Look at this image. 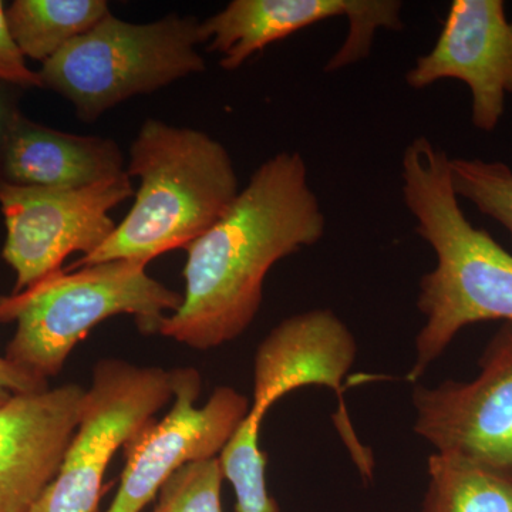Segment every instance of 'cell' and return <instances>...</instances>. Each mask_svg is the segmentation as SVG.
<instances>
[{
	"label": "cell",
	"mask_w": 512,
	"mask_h": 512,
	"mask_svg": "<svg viewBox=\"0 0 512 512\" xmlns=\"http://www.w3.org/2000/svg\"><path fill=\"white\" fill-rule=\"evenodd\" d=\"M23 89L15 84L0 80V158L3 156L13 124L22 113L19 107Z\"/></svg>",
	"instance_id": "cell-22"
},
{
	"label": "cell",
	"mask_w": 512,
	"mask_h": 512,
	"mask_svg": "<svg viewBox=\"0 0 512 512\" xmlns=\"http://www.w3.org/2000/svg\"><path fill=\"white\" fill-rule=\"evenodd\" d=\"M451 184L458 198L493 218L512 239V170L501 161L451 158Z\"/></svg>",
	"instance_id": "cell-18"
},
{
	"label": "cell",
	"mask_w": 512,
	"mask_h": 512,
	"mask_svg": "<svg viewBox=\"0 0 512 512\" xmlns=\"http://www.w3.org/2000/svg\"><path fill=\"white\" fill-rule=\"evenodd\" d=\"M325 229L302 154L268 158L221 220L185 248L183 302L158 335L197 350L239 338L261 309L272 266L318 244Z\"/></svg>",
	"instance_id": "cell-1"
},
{
	"label": "cell",
	"mask_w": 512,
	"mask_h": 512,
	"mask_svg": "<svg viewBox=\"0 0 512 512\" xmlns=\"http://www.w3.org/2000/svg\"><path fill=\"white\" fill-rule=\"evenodd\" d=\"M126 174L111 138L79 136L20 113L0 158V181L20 187L80 190Z\"/></svg>",
	"instance_id": "cell-14"
},
{
	"label": "cell",
	"mask_w": 512,
	"mask_h": 512,
	"mask_svg": "<svg viewBox=\"0 0 512 512\" xmlns=\"http://www.w3.org/2000/svg\"><path fill=\"white\" fill-rule=\"evenodd\" d=\"M49 389L45 380L29 375L6 357L0 356V407L18 394L42 392Z\"/></svg>",
	"instance_id": "cell-21"
},
{
	"label": "cell",
	"mask_w": 512,
	"mask_h": 512,
	"mask_svg": "<svg viewBox=\"0 0 512 512\" xmlns=\"http://www.w3.org/2000/svg\"><path fill=\"white\" fill-rule=\"evenodd\" d=\"M133 195L127 173L80 190L0 181V211L6 228L2 258L16 274L12 293L63 269L67 256L93 254L117 227L110 211Z\"/></svg>",
	"instance_id": "cell-7"
},
{
	"label": "cell",
	"mask_w": 512,
	"mask_h": 512,
	"mask_svg": "<svg viewBox=\"0 0 512 512\" xmlns=\"http://www.w3.org/2000/svg\"><path fill=\"white\" fill-rule=\"evenodd\" d=\"M451 158L429 138L407 144L403 200L416 232L436 254L420 279L417 306L424 322L406 380L417 383L466 326L484 320L512 325V255L467 220L451 184Z\"/></svg>",
	"instance_id": "cell-2"
},
{
	"label": "cell",
	"mask_w": 512,
	"mask_h": 512,
	"mask_svg": "<svg viewBox=\"0 0 512 512\" xmlns=\"http://www.w3.org/2000/svg\"><path fill=\"white\" fill-rule=\"evenodd\" d=\"M147 265L116 259L60 269L25 291L0 295V323H16L6 359L47 382L103 320L130 315L144 335H156L183 295L148 275Z\"/></svg>",
	"instance_id": "cell-4"
},
{
	"label": "cell",
	"mask_w": 512,
	"mask_h": 512,
	"mask_svg": "<svg viewBox=\"0 0 512 512\" xmlns=\"http://www.w3.org/2000/svg\"><path fill=\"white\" fill-rule=\"evenodd\" d=\"M402 12L397 0H232L200 29L202 45L220 55L222 69L237 70L266 46L343 16L348 36L325 66L326 73H335L365 60L380 29L403 30Z\"/></svg>",
	"instance_id": "cell-10"
},
{
	"label": "cell",
	"mask_w": 512,
	"mask_h": 512,
	"mask_svg": "<svg viewBox=\"0 0 512 512\" xmlns=\"http://www.w3.org/2000/svg\"><path fill=\"white\" fill-rule=\"evenodd\" d=\"M220 457L195 461L168 478L151 512H222Z\"/></svg>",
	"instance_id": "cell-19"
},
{
	"label": "cell",
	"mask_w": 512,
	"mask_h": 512,
	"mask_svg": "<svg viewBox=\"0 0 512 512\" xmlns=\"http://www.w3.org/2000/svg\"><path fill=\"white\" fill-rule=\"evenodd\" d=\"M110 13L106 0H15L5 6L13 43L25 59L42 64Z\"/></svg>",
	"instance_id": "cell-15"
},
{
	"label": "cell",
	"mask_w": 512,
	"mask_h": 512,
	"mask_svg": "<svg viewBox=\"0 0 512 512\" xmlns=\"http://www.w3.org/2000/svg\"><path fill=\"white\" fill-rule=\"evenodd\" d=\"M356 352L352 332L329 309H315L282 320L256 350L254 397L248 414L262 423L269 409L293 390L303 386L335 390L339 400L336 429L360 476L367 481L373 477L375 460L370 448L356 436L343 399V377L355 363Z\"/></svg>",
	"instance_id": "cell-11"
},
{
	"label": "cell",
	"mask_w": 512,
	"mask_h": 512,
	"mask_svg": "<svg viewBox=\"0 0 512 512\" xmlns=\"http://www.w3.org/2000/svg\"><path fill=\"white\" fill-rule=\"evenodd\" d=\"M444 79L466 84L474 127L493 133L512 94V22L503 0L451 3L436 45L406 73L414 90Z\"/></svg>",
	"instance_id": "cell-12"
},
{
	"label": "cell",
	"mask_w": 512,
	"mask_h": 512,
	"mask_svg": "<svg viewBox=\"0 0 512 512\" xmlns=\"http://www.w3.org/2000/svg\"><path fill=\"white\" fill-rule=\"evenodd\" d=\"M0 80L15 84L23 90L35 87L42 89L39 74L26 64L25 57L10 37L3 2H0Z\"/></svg>",
	"instance_id": "cell-20"
},
{
	"label": "cell",
	"mask_w": 512,
	"mask_h": 512,
	"mask_svg": "<svg viewBox=\"0 0 512 512\" xmlns=\"http://www.w3.org/2000/svg\"><path fill=\"white\" fill-rule=\"evenodd\" d=\"M200 26L194 16L177 13L150 23L110 13L42 64V89L60 94L80 120L94 123L123 101L205 72Z\"/></svg>",
	"instance_id": "cell-5"
},
{
	"label": "cell",
	"mask_w": 512,
	"mask_h": 512,
	"mask_svg": "<svg viewBox=\"0 0 512 512\" xmlns=\"http://www.w3.org/2000/svg\"><path fill=\"white\" fill-rule=\"evenodd\" d=\"M86 390L76 383L18 394L0 407V512H30L62 464Z\"/></svg>",
	"instance_id": "cell-13"
},
{
	"label": "cell",
	"mask_w": 512,
	"mask_h": 512,
	"mask_svg": "<svg viewBox=\"0 0 512 512\" xmlns=\"http://www.w3.org/2000/svg\"><path fill=\"white\" fill-rule=\"evenodd\" d=\"M174 404L163 420L153 421L133 437L126 467L113 503L106 512H141L168 478L195 461L220 457L251 403L232 387L221 386L202 407L201 376L192 367L174 369Z\"/></svg>",
	"instance_id": "cell-8"
},
{
	"label": "cell",
	"mask_w": 512,
	"mask_h": 512,
	"mask_svg": "<svg viewBox=\"0 0 512 512\" xmlns=\"http://www.w3.org/2000/svg\"><path fill=\"white\" fill-rule=\"evenodd\" d=\"M128 177L140 180L134 204L111 237L67 269L157 256L187 248L217 224L238 197L227 148L205 131L146 119L130 146Z\"/></svg>",
	"instance_id": "cell-3"
},
{
	"label": "cell",
	"mask_w": 512,
	"mask_h": 512,
	"mask_svg": "<svg viewBox=\"0 0 512 512\" xmlns=\"http://www.w3.org/2000/svg\"><path fill=\"white\" fill-rule=\"evenodd\" d=\"M429 487L421 512H512V476L454 454L427 461Z\"/></svg>",
	"instance_id": "cell-16"
},
{
	"label": "cell",
	"mask_w": 512,
	"mask_h": 512,
	"mask_svg": "<svg viewBox=\"0 0 512 512\" xmlns=\"http://www.w3.org/2000/svg\"><path fill=\"white\" fill-rule=\"evenodd\" d=\"M414 431L436 448L512 476V325L485 348L470 382L417 386Z\"/></svg>",
	"instance_id": "cell-9"
},
{
	"label": "cell",
	"mask_w": 512,
	"mask_h": 512,
	"mask_svg": "<svg viewBox=\"0 0 512 512\" xmlns=\"http://www.w3.org/2000/svg\"><path fill=\"white\" fill-rule=\"evenodd\" d=\"M173 397V370L100 360L59 471L30 512H96L111 458Z\"/></svg>",
	"instance_id": "cell-6"
},
{
	"label": "cell",
	"mask_w": 512,
	"mask_h": 512,
	"mask_svg": "<svg viewBox=\"0 0 512 512\" xmlns=\"http://www.w3.org/2000/svg\"><path fill=\"white\" fill-rule=\"evenodd\" d=\"M262 423L245 417L220 454L222 476L235 493V512H281L266 487V454L259 447Z\"/></svg>",
	"instance_id": "cell-17"
}]
</instances>
